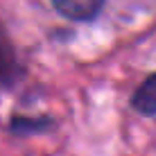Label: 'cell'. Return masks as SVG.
<instances>
[{
	"instance_id": "cell-1",
	"label": "cell",
	"mask_w": 156,
	"mask_h": 156,
	"mask_svg": "<svg viewBox=\"0 0 156 156\" xmlns=\"http://www.w3.org/2000/svg\"><path fill=\"white\" fill-rule=\"evenodd\" d=\"M55 9L70 20H90L100 14L104 0H52Z\"/></svg>"
},
{
	"instance_id": "cell-2",
	"label": "cell",
	"mask_w": 156,
	"mask_h": 156,
	"mask_svg": "<svg viewBox=\"0 0 156 156\" xmlns=\"http://www.w3.org/2000/svg\"><path fill=\"white\" fill-rule=\"evenodd\" d=\"M18 59H16V50L7 34L0 27V86H9L18 77Z\"/></svg>"
},
{
	"instance_id": "cell-3",
	"label": "cell",
	"mask_w": 156,
	"mask_h": 156,
	"mask_svg": "<svg viewBox=\"0 0 156 156\" xmlns=\"http://www.w3.org/2000/svg\"><path fill=\"white\" fill-rule=\"evenodd\" d=\"M131 106L140 115H156V73L149 75L136 88L131 98Z\"/></svg>"
}]
</instances>
